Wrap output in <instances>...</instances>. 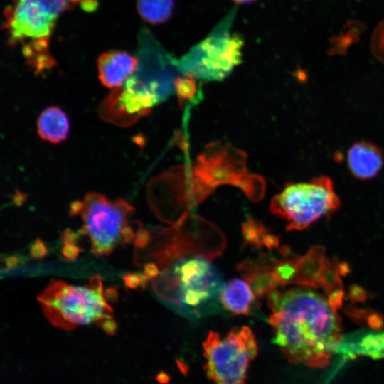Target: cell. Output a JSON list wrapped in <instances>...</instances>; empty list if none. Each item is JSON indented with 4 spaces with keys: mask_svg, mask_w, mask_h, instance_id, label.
<instances>
[{
    "mask_svg": "<svg viewBox=\"0 0 384 384\" xmlns=\"http://www.w3.org/2000/svg\"><path fill=\"white\" fill-rule=\"evenodd\" d=\"M346 267L321 246L302 256L275 260L277 288L267 295L273 342L292 362L312 366L327 363L342 340L338 313Z\"/></svg>",
    "mask_w": 384,
    "mask_h": 384,
    "instance_id": "6da1fadb",
    "label": "cell"
},
{
    "mask_svg": "<svg viewBox=\"0 0 384 384\" xmlns=\"http://www.w3.org/2000/svg\"><path fill=\"white\" fill-rule=\"evenodd\" d=\"M223 285L218 270L201 255L180 257L152 279L153 291L159 299L191 319L220 311Z\"/></svg>",
    "mask_w": 384,
    "mask_h": 384,
    "instance_id": "7a4b0ae2",
    "label": "cell"
},
{
    "mask_svg": "<svg viewBox=\"0 0 384 384\" xmlns=\"http://www.w3.org/2000/svg\"><path fill=\"white\" fill-rule=\"evenodd\" d=\"M82 0H15L6 10V28L11 43H23V54L36 72L54 62L48 43L59 16Z\"/></svg>",
    "mask_w": 384,
    "mask_h": 384,
    "instance_id": "3957f363",
    "label": "cell"
},
{
    "mask_svg": "<svg viewBox=\"0 0 384 384\" xmlns=\"http://www.w3.org/2000/svg\"><path fill=\"white\" fill-rule=\"evenodd\" d=\"M37 298L48 320L65 330L113 316L98 274H93L85 287L54 281Z\"/></svg>",
    "mask_w": 384,
    "mask_h": 384,
    "instance_id": "277c9868",
    "label": "cell"
},
{
    "mask_svg": "<svg viewBox=\"0 0 384 384\" xmlns=\"http://www.w3.org/2000/svg\"><path fill=\"white\" fill-rule=\"evenodd\" d=\"M236 11L232 10L203 40L176 58L182 75L203 80H222L242 61L243 38L231 33Z\"/></svg>",
    "mask_w": 384,
    "mask_h": 384,
    "instance_id": "5b68a950",
    "label": "cell"
},
{
    "mask_svg": "<svg viewBox=\"0 0 384 384\" xmlns=\"http://www.w3.org/2000/svg\"><path fill=\"white\" fill-rule=\"evenodd\" d=\"M331 179L326 176L307 183H287L273 197L270 210L287 222V230H301L340 206Z\"/></svg>",
    "mask_w": 384,
    "mask_h": 384,
    "instance_id": "8992f818",
    "label": "cell"
},
{
    "mask_svg": "<svg viewBox=\"0 0 384 384\" xmlns=\"http://www.w3.org/2000/svg\"><path fill=\"white\" fill-rule=\"evenodd\" d=\"M205 370L215 384H245L250 361L257 353L252 330L242 326L225 336L210 331L203 343Z\"/></svg>",
    "mask_w": 384,
    "mask_h": 384,
    "instance_id": "52a82bcc",
    "label": "cell"
},
{
    "mask_svg": "<svg viewBox=\"0 0 384 384\" xmlns=\"http://www.w3.org/2000/svg\"><path fill=\"white\" fill-rule=\"evenodd\" d=\"M82 202L84 225L79 233L89 236L95 256L108 255L122 242L121 230L134 208L122 198L112 201L95 193L86 195Z\"/></svg>",
    "mask_w": 384,
    "mask_h": 384,
    "instance_id": "ba28073f",
    "label": "cell"
},
{
    "mask_svg": "<svg viewBox=\"0 0 384 384\" xmlns=\"http://www.w3.org/2000/svg\"><path fill=\"white\" fill-rule=\"evenodd\" d=\"M137 66L129 76L154 95L159 102L175 90L176 58L167 53L152 33L142 28L138 35Z\"/></svg>",
    "mask_w": 384,
    "mask_h": 384,
    "instance_id": "9c48e42d",
    "label": "cell"
},
{
    "mask_svg": "<svg viewBox=\"0 0 384 384\" xmlns=\"http://www.w3.org/2000/svg\"><path fill=\"white\" fill-rule=\"evenodd\" d=\"M244 155V153L228 145L210 144L201 154L194 166L196 178L210 189L222 183H232L240 186L252 201H258L262 196L254 187L250 186V176L246 175L245 161L237 165L233 162Z\"/></svg>",
    "mask_w": 384,
    "mask_h": 384,
    "instance_id": "30bf717a",
    "label": "cell"
},
{
    "mask_svg": "<svg viewBox=\"0 0 384 384\" xmlns=\"http://www.w3.org/2000/svg\"><path fill=\"white\" fill-rule=\"evenodd\" d=\"M137 63V58L126 52L103 53L97 60L100 80L107 87L118 88L133 74Z\"/></svg>",
    "mask_w": 384,
    "mask_h": 384,
    "instance_id": "8fae6325",
    "label": "cell"
},
{
    "mask_svg": "<svg viewBox=\"0 0 384 384\" xmlns=\"http://www.w3.org/2000/svg\"><path fill=\"white\" fill-rule=\"evenodd\" d=\"M347 163L355 177L368 180L377 176L381 170L383 156L376 145L367 142H359L349 149Z\"/></svg>",
    "mask_w": 384,
    "mask_h": 384,
    "instance_id": "7c38bea8",
    "label": "cell"
},
{
    "mask_svg": "<svg viewBox=\"0 0 384 384\" xmlns=\"http://www.w3.org/2000/svg\"><path fill=\"white\" fill-rule=\"evenodd\" d=\"M256 295L250 285L240 279H233L223 285L220 293L223 306L238 315H249Z\"/></svg>",
    "mask_w": 384,
    "mask_h": 384,
    "instance_id": "4fadbf2b",
    "label": "cell"
},
{
    "mask_svg": "<svg viewBox=\"0 0 384 384\" xmlns=\"http://www.w3.org/2000/svg\"><path fill=\"white\" fill-rule=\"evenodd\" d=\"M38 133L41 139L53 143L63 141L69 131L66 114L58 107L44 110L38 120Z\"/></svg>",
    "mask_w": 384,
    "mask_h": 384,
    "instance_id": "5bb4252c",
    "label": "cell"
},
{
    "mask_svg": "<svg viewBox=\"0 0 384 384\" xmlns=\"http://www.w3.org/2000/svg\"><path fill=\"white\" fill-rule=\"evenodd\" d=\"M353 354H365L373 358L384 357V332L369 333L360 340L352 341L348 346L339 344L336 351ZM335 351V352H336Z\"/></svg>",
    "mask_w": 384,
    "mask_h": 384,
    "instance_id": "9a60e30c",
    "label": "cell"
},
{
    "mask_svg": "<svg viewBox=\"0 0 384 384\" xmlns=\"http://www.w3.org/2000/svg\"><path fill=\"white\" fill-rule=\"evenodd\" d=\"M344 28L345 32L341 31L339 35L334 36L329 39L328 55H346L350 46L358 42L361 33L366 28L364 23L355 20L348 21Z\"/></svg>",
    "mask_w": 384,
    "mask_h": 384,
    "instance_id": "2e32d148",
    "label": "cell"
},
{
    "mask_svg": "<svg viewBox=\"0 0 384 384\" xmlns=\"http://www.w3.org/2000/svg\"><path fill=\"white\" fill-rule=\"evenodd\" d=\"M174 8V0H137L139 15L144 21L154 25L168 21Z\"/></svg>",
    "mask_w": 384,
    "mask_h": 384,
    "instance_id": "e0dca14e",
    "label": "cell"
},
{
    "mask_svg": "<svg viewBox=\"0 0 384 384\" xmlns=\"http://www.w3.org/2000/svg\"><path fill=\"white\" fill-rule=\"evenodd\" d=\"M242 229L245 245L257 248L266 247L270 250L279 246L278 238L269 233L260 222L249 218L242 224Z\"/></svg>",
    "mask_w": 384,
    "mask_h": 384,
    "instance_id": "ac0fdd59",
    "label": "cell"
},
{
    "mask_svg": "<svg viewBox=\"0 0 384 384\" xmlns=\"http://www.w3.org/2000/svg\"><path fill=\"white\" fill-rule=\"evenodd\" d=\"M174 88L181 102L193 100L198 91L195 78L189 75L178 76L174 81Z\"/></svg>",
    "mask_w": 384,
    "mask_h": 384,
    "instance_id": "d6986e66",
    "label": "cell"
},
{
    "mask_svg": "<svg viewBox=\"0 0 384 384\" xmlns=\"http://www.w3.org/2000/svg\"><path fill=\"white\" fill-rule=\"evenodd\" d=\"M370 50L379 61L384 63V20L374 29L371 38Z\"/></svg>",
    "mask_w": 384,
    "mask_h": 384,
    "instance_id": "ffe728a7",
    "label": "cell"
},
{
    "mask_svg": "<svg viewBox=\"0 0 384 384\" xmlns=\"http://www.w3.org/2000/svg\"><path fill=\"white\" fill-rule=\"evenodd\" d=\"M122 280L127 288L137 289L139 287L145 288L149 279L144 273L134 272L124 274Z\"/></svg>",
    "mask_w": 384,
    "mask_h": 384,
    "instance_id": "44dd1931",
    "label": "cell"
},
{
    "mask_svg": "<svg viewBox=\"0 0 384 384\" xmlns=\"http://www.w3.org/2000/svg\"><path fill=\"white\" fill-rule=\"evenodd\" d=\"M151 241V233L145 228L139 226L134 239V245L137 250L146 248Z\"/></svg>",
    "mask_w": 384,
    "mask_h": 384,
    "instance_id": "7402d4cb",
    "label": "cell"
},
{
    "mask_svg": "<svg viewBox=\"0 0 384 384\" xmlns=\"http://www.w3.org/2000/svg\"><path fill=\"white\" fill-rule=\"evenodd\" d=\"M48 253V250L45 243L41 239L37 238L32 243L29 248V254L31 257L33 259H42Z\"/></svg>",
    "mask_w": 384,
    "mask_h": 384,
    "instance_id": "603a6c76",
    "label": "cell"
},
{
    "mask_svg": "<svg viewBox=\"0 0 384 384\" xmlns=\"http://www.w3.org/2000/svg\"><path fill=\"white\" fill-rule=\"evenodd\" d=\"M82 251L77 244L63 245L61 253L66 260L73 261L78 258L80 253Z\"/></svg>",
    "mask_w": 384,
    "mask_h": 384,
    "instance_id": "cb8c5ba5",
    "label": "cell"
},
{
    "mask_svg": "<svg viewBox=\"0 0 384 384\" xmlns=\"http://www.w3.org/2000/svg\"><path fill=\"white\" fill-rule=\"evenodd\" d=\"M97 324L109 336H114L116 334L117 326L113 316L98 321Z\"/></svg>",
    "mask_w": 384,
    "mask_h": 384,
    "instance_id": "d4e9b609",
    "label": "cell"
},
{
    "mask_svg": "<svg viewBox=\"0 0 384 384\" xmlns=\"http://www.w3.org/2000/svg\"><path fill=\"white\" fill-rule=\"evenodd\" d=\"M80 234V233H77L73 232L70 228H66L61 234V242L63 245L77 244Z\"/></svg>",
    "mask_w": 384,
    "mask_h": 384,
    "instance_id": "484cf974",
    "label": "cell"
},
{
    "mask_svg": "<svg viewBox=\"0 0 384 384\" xmlns=\"http://www.w3.org/2000/svg\"><path fill=\"white\" fill-rule=\"evenodd\" d=\"M143 268L144 274L149 278V279H154L160 274L159 267L154 262H145Z\"/></svg>",
    "mask_w": 384,
    "mask_h": 384,
    "instance_id": "4316f807",
    "label": "cell"
},
{
    "mask_svg": "<svg viewBox=\"0 0 384 384\" xmlns=\"http://www.w3.org/2000/svg\"><path fill=\"white\" fill-rule=\"evenodd\" d=\"M135 238V234L132 228L126 225L121 230V238L122 242L128 244L134 240Z\"/></svg>",
    "mask_w": 384,
    "mask_h": 384,
    "instance_id": "83f0119b",
    "label": "cell"
},
{
    "mask_svg": "<svg viewBox=\"0 0 384 384\" xmlns=\"http://www.w3.org/2000/svg\"><path fill=\"white\" fill-rule=\"evenodd\" d=\"M104 296L109 302H116L119 298L118 292L114 287L107 288L104 292Z\"/></svg>",
    "mask_w": 384,
    "mask_h": 384,
    "instance_id": "f1b7e54d",
    "label": "cell"
},
{
    "mask_svg": "<svg viewBox=\"0 0 384 384\" xmlns=\"http://www.w3.org/2000/svg\"><path fill=\"white\" fill-rule=\"evenodd\" d=\"M4 262L6 270H11L16 267L18 265L19 260L16 256L10 255L5 257Z\"/></svg>",
    "mask_w": 384,
    "mask_h": 384,
    "instance_id": "f546056e",
    "label": "cell"
},
{
    "mask_svg": "<svg viewBox=\"0 0 384 384\" xmlns=\"http://www.w3.org/2000/svg\"><path fill=\"white\" fill-rule=\"evenodd\" d=\"M82 207V202L75 201L70 205V215H76L80 213Z\"/></svg>",
    "mask_w": 384,
    "mask_h": 384,
    "instance_id": "4dcf8cb0",
    "label": "cell"
},
{
    "mask_svg": "<svg viewBox=\"0 0 384 384\" xmlns=\"http://www.w3.org/2000/svg\"><path fill=\"white\" fill-rule=\"evenodd\" d=\"M156 379L159 382L165 383L166 382V375L164 373H161L157 375Z\"/></svg>",
    "mask_w": 384,
    "mask_h": 384,
    "instance_id": "1f68e13d",
    "label": "cell"
},
{
    "mask_svg": "<svg viewBox=\"0 0 384 384\" xmlns=\"http://www.w3.org/2000/svg\"><path fill=\"white\" fill-rule=\"evenodd\" d=\"M232 1H233L234 2H235L237 4H243L251 3L252 1H255V0H232Z\"/></svg>",
    "mask_w": 384,
    "mask_h": 384,
    "instance_id": "d6a6232c",
    "label": "cell"
}]
</instances>
